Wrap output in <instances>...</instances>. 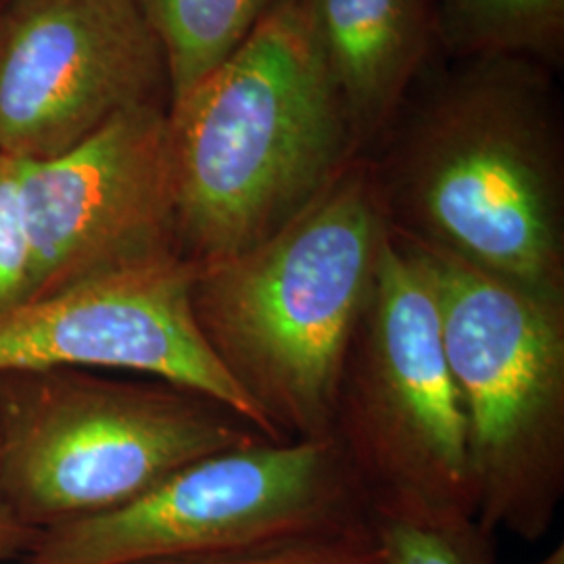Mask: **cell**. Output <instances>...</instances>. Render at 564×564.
<instances>
[{
  "instance_id": "1",
  "label": "cell",
  "mask_w": 564,
  "mask_h": 564,
  "mask_svg": "<svg viewBox=\"0 0 564 564\" xmlns=\"http://www.w3.org/2000/svg\"><path fill=\"white\" fill-rule=\"evenodd\" d=\"M310 0H276L167 109L176 245L188 262L272 237L360 160Z\"/></svg>"
},
{
  "instance_id": "2",
  "label": "cell",
  "mask_w": 564,
  "mask_h": 564,
  "mask_svg": "<svg viewBox=\"0 0 564 564\" xmlns=\"http://www.w3.org/2000/svg\"><path fill=\"white\" fill-rule=\"evenodd\" d=\"M389 228L564 302V167L544 76L473 59L372 163Z\"/></svg>"
},
{
  "instance_id": "3",
  "label": "cell",
  "mask_w": 564,
  "mask_h": 564,
  "mask_svg": "<svg viewBox=\"0 0 564 564\" xmlns=\"http://www.w3.org/2000/svg\"><path fill=\"white\" fill-rule=\"evenodd\" d=\"M389 232L372 162L360 158L272 237L197 265V328L281 440L330 437L343 362Z\"/></svg>"
},
{
  "instance_id": "4",
  "label": "cell",
  "mask_w": 564,
  "mask_h": 564,
  "mask_svg": "<svg viewBox=\"0 0 564 564\" xmlns=\"http://www.w3.org/2000/svg\"><path fill=\"white\" fill-rule=\"evenodd\" d=\"M263 440L224 403L158 379L0 372V494L36 533L120 508L188 464Z\"/></svg>"
},
{
  "instance_id": "5",
  "label": "cell",
  "mask_w": 564,
  "mask_h": 564,
  "mask_svg": "<svg viewBox=\"0 0 564 564\" xmlns=\"http://www.w3.org/2000/svg\"><path fill=\"white\" fill-rule=\"evenodd\" d=\"M400 239L435 286L468 429L475 523L489 538L538 542L564 496V302Z\"/></svg>"
},
{
  "instance_id": "6",
  "label": "cell",
  "mask_w": 564,
  "mask_h": 564,
  "mask_svg": "<svg viewBox=\"0 0 564 564\" xmlns=\"http://www.w3.org/2000/svg\"><path fill=\"white\" fill-rule=\"evenodd\" d=\"M330 437L370 512L475 521L468 429L435 286L393 230L347 347Z\"/></svg>"
},
{
  "instance_id": "7",
  "label": "cell",
  "mask_w": 564,
  "mask_h": 564,
  "mask_svg": "<svg viewBox=\"0 0 564 564\" xmlns=\"http://www.w3.org/2000/svg\"><path fill=\"white\" fill-rule=\"evenodd\" d=\"M370 527L333 437L256 442L188 464L128 505L44 529L20 564L223 558Z\"/></svg>"
},
{
  "instance_id": "8",
  "label": "cell",
  "mask_w": 564,
  "mask_h": 564,
  "mask_svg": "<svg viewBox=\"0 0 564 564\" xmlns=\"http://www.w3.org/2000/svg\"><path fill=\"white\" fill-rule=\"evenodd\" d=\"M162 48L137 0L0 4V149L55 158L123 111L158 102Z\"/></svg>"
},
{
  "instance_id": "9",
  "label": "cell",
  "mask_w": 564,
  "mask_h": 564,
  "mask_svg": "<svg viewBox=\"0 0 564 564\" xmlns=\"http://www.w3.org/2000/svg\"><path fill=\"white\" fill-rule=\"evenodd\" d=\"M20 188L32 253L28 300L181 253L160 102L123 111L55 158L21 160Z\"/></svg>"
},
{
  "instance_id": "10",
  "label": "cell",
  "mask_w": 564,
  "mask_h": 564,
  "mask_svg": "<svg viewBox=\"0 0 564 564\" xmlns=\"http://www.w3.org/2000/svg\"><path fill=\"white\" fill-rule=\"evenodd\" d=\"M195 270L197 263L174 251L7 307L0 312V372H141L224 403L268 440L284 442L203 339L191 307Z\"/></svg>"
},
{
  "instance_id": "11",
  "label": "cell",
  "mask_w": 564,
  "mask_h": 564,
  "mask_svg": "<svg viewBox=\"0 0 564 564\" xmlns=\"http://www.w3.org/2000/svg\"><path fill=\"white\" fill-rule=\"evenodd\" d=\"M324 57L364 147L402 102L426 51V0H310Z\"/></svg>"
},
{
  "instance_id": "12",
  "label": "cell",
  "mask_w": 564,
  "mask_h": 564,
  "mask_svg": "<svg viewBox=\"0 0 564 564\" xmlns=\"http://www.w3.org/2000/svg\"><path fill=\"white\" fill-rule=\"evenodd\" d=\"M276 0H137L160 42L170 102L228 59Z\"/></svg>"
},
{
  "instance_id": "13",
  "label": "cell",
  "mask_w": 564,
  "mask_h": 564,
  "mask_svg": "<svg viewBox=\"0 0 564 564\" xmlns=\"http://www.w3.org/2000/svg\"><path fill=\"white\" fill-rule=\"evenodd\" d=\"M435 28L468 59L554 57L563 46L564 0H442Z\"/></svg>"
},
{
  "instance_id": "14",
  "label": "cell",
  "mask_w": 564,
  "mask_h": 564,
  "mask_svg": "<svg viewBox=\"0 0 564 564\" xmlns=\"http://www.w3.org/2000/svg\"><path fill=\"white\" fill-rule=\"evenodd\" d=\"M384 564H494L491 540L473 519L370 512Z\"/></svg>"
},
{
  "instance_id": "15",
  "label": "cell",
  "mask_w": 564,
  "mask_h": 564,
  "mask_svg": "<svg viewBox=\"0 0 564 564\" xmlns=\"http://www.w3.org/2000/svg\"><path fill=\"white\" fill-rule=\"evenodd\" d=\"M20 182L21 160L0 149V312L32 293V253Z\"/></svg>"
},
{
  "instance_id": "16",
  "label": "cell",
  "mask_w": 564,
  "mask_h": 564,
  "mask_svg": "<svg viewBox=\"0 0 564 564\" xmlns=\"http://www.w3.org/2000/svg\"><path fill=\"white\" fill-rule=\"evenodd\" d=\"M165 564H384L372 523L360 531L274 545L223 558Z\"/></svg>"
},
{
  "instance_id": "17",
  "label": "cell",
  "mask_w": 564,
  "mask_h": 564,
  "mask_svg": "<svg viewBox=\"0 0 564 564\" xmlns=\"http://www.w3.org/2000/svg\"><path fill=\"white\" fill-rule=\"evenodd\" d=\"M36 531L25 527L20 519L11 512L0 494V563L21 556L30 544L36 540Z\"/></svg>"
},
{
  "instance_id": "18",
  "label": "cell",
  "mask_w": 564,
  "mask_h": 564,
  "mask_svg": "<svg viewBox=\"0 0 564 564\" xmlns=\"http://www.w3.org/2000/svg\"><path fill=\"white\" fill-rule=\"evenodd\" d=\"M535 564H564V544H558L545 558Z\"/></svg>"
}]
</instances>
